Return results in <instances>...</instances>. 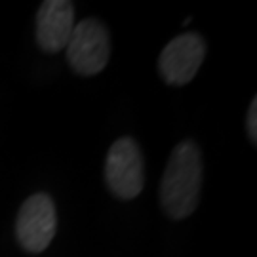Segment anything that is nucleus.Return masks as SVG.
Masks as SVG:
<instances>
[{
  "instance_id": "1",
  "label": "nucleus",
  "mask_w": 257,
  "mask_h": 257,
  "mask_svg": "<svg viewBox=\"0 0 257 257\" xmlns=\"http://www.w3.org/2000/svg\"><path fill=\"white\" fill-rule=\"evenodd\" d=\"M202 189V155L193 141L175 145L164 168L160 183V204L168 217H189L200 200Z\"/></svg>"
},
{
  "instance_id": "2",
  "label": "nucleus",
  "mask_w": 257,
  "mask_h": 257,
  "mask_svg": "<svg viewBox=\"0 0 257 257\" xmlns=\"http://www.w3.org/2000/svg\"><path fill=\"white\" fill-rule=\"evenodd\" d=\"M67 61L76 74H99L109 63L110 38L109 31L99 19H82L74 23L73 35L67 44Z\"/></svg>"
},
{
  "instance_id": "3",
  "label": "nucleus",
  "mask_w": 257,
  "mask_h": 257,
  "mask_svg": "<svg viewBox=\"0 0 257 257\" xmlns=\"http://www.w3.org/2000/svg\"><path fill=\"white\" fill-rule=\"evenodd\" d=\"M105 181L110 193L122 200H132L143 191L145 166L136 139L120 138L110 145L105 160Z\"/></svg>"
},
{
  "instance_id": "4",
  "label": "nucleus",
  "mask_w": 257,
  "mask_h": 257,
  "mask_svg": "<svg viewBox=\"0 0 257 257\" xmlns=\"http://www.w3.org/2000/svg\"><path fill=\"white\" fill-rule=\"evenodd\" d=\"M57 227L54 200L46 193L31 194L21 204L16 221V238L29 253H42L52 244Z\"/></svg>"
},
{
  "instance_id": "5",
  "label": "nucleus",
  "mask_w": 257,
  "mask_h": 257,
  "mask_svg": "<svg viewBox=\"0 0 257 257\" xmlns=\"http://www.w3.org/2000/svg\"><path fill=\"white\" fill-rule=\"evenodd\" d=\"M206 57V42L198 33L172 38L158 57V73L166 84L183 86L193 80Z\"/></svg>"
},
{
  "instance_id": "6",
  "label": "nucleus",
  "mask_w": 257,
  "mask_h": 257,
  "mask_svg": "<svg viewBox=\"0 0 257 257\" xmlns=\"http://www.w3.org/2000/svg\"><path fill=\"white\" fill-rule=\"evenodd\" d=\"M74 29V6L69 0H46L37 14V42L48 54L61 52Z\"/></svg>"
},
{
  "instance_id": "7",
  "label": "nucleus",
  "mask_w": 257,
  "mask_h": 257,
  "mask_svg": "<svg viewBox=\"0 0 257 257\" xmlns=\"http://www.w3.org/2000/svg\"><path fill=\"white\" fill-rule=\"evenodd\" d=\"M248 138L251 143H257V97H253L248 110Z\"/></svg>"
}]
</instances>
